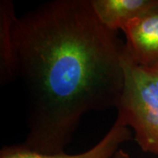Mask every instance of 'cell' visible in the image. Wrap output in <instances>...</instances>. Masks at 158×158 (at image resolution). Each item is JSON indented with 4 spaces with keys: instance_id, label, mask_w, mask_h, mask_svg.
<instances>
[{
    "instance_id": "cell-1",
    "label": "cell",
    "mask_w": 158,
    "mask_h": 158,
    "mask_svg": "<svg viewBox=\"0 0 158 158\" xmlns=\"http://www.w3.org/2000/svg\"><path fill=\"white\" fill-rule=\"evenodd\" d=\"M11 40L15 78L27 98L24 147L64 152L85 113L117 107L125 43L90 0H54L15 16Z\"/></svg>"
},
{
    "instance_id": "cell-2",
    "label": "cell",
    "mask_w": 158,
    "mask_h": 158,
    "mask_svg": "<svg viewBox=\"0 0 158 158\" xmlns=\"http://www.w3.org/2000/svg\"><path fill=\"white\" fill-rule=\"evenodd\" d=\"M123 73L116 121L132 130L144 152L158 156V64L138 65L125 50Z\"/></svg>"
},
{
    "instance_id": "cell-3",
    "label": "cell",
    "mask_w": 158,
    "mask_h": 158,
    "mask_svg": "<svg viewBox=\"0 0 158 158\" xmlns=\"http://www.w3.org/2000/svg\"><path fill=\"white\" fill-rule=\"evenodd\" d=\"M126 36V55L144 67L158 64V2L122 30Z\"/></svg>"
},
{
    "instance_id": "cell-4",
    "label": "cell",
    "mask_w": 158,
    "mask_h": 158,
    "mask_svg": "<svg viewBox=\"0 0 158 158\" xmlns=\"http://www.w3.org/2000/svg\"><path fill=\"white\" fill-rule=\"evenodd\" d=\"M133 132L129 127L115 120L106 135L90 149L85 152L69 155L65 152L45 154L34 151L21 145L4 146L0 151V158H113L120 149L119 147L132 139Z\"/></svg>"
},
{
    "instance_id": "cell-5",
    "label": "cell",
    "mask_w": 158,
    "mask_h": 158,
    "mask_svg": "<svg viewBox=\"0 0 158 158\" xmlns=\"http://www.w3.org/2000/svg\"><path fill=\"white\" fill-rule=\"evenodd\" d=\"M158 0H90L98 20L113 32L123 30L128 23L157 4Z\"/></svg>"
},
{
    "instance_id": "cell-6",
    "label": "cell",
    "mask_w": 158,
    "mask_h": 158,
    "mask_svg": "<svg viewBox=\"0 0 158 158\" xmlns=\"http://www.w3.org/2000/svg\"><path fill=\"white\" fill-rule=\"evenodd\" d=\"M16 16L11 0L0 2V81L6 85L15 79L11 24Z\"/></svg>"
},
{
    "instance_id": "cell-7",
    "label": "cell",
    "mask_w": 158,
    "mask_h": 158,
    "mask_svg": "<svg viewBox=\"0 0 158 158\" xmlns=\"http://www.w3.org/2000/svg\"><path fill=\"white\" fill-rule=\"evenodd\" d=\"M113 158H131L130 157L129 154L127 152H125L124 150L119 149L118 152L115 154V156H113Z\"/></svg>"
}]
</instances>
